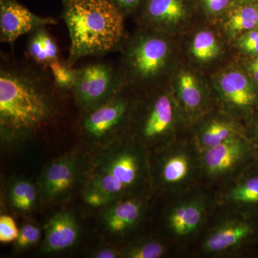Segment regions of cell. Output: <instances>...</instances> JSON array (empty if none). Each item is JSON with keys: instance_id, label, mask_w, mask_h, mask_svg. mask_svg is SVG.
Here are the masks:
<instances>
[{"instance_id": "1", "label": "cell", "mask_w": 258, "mask_h": 258, "mask_svg": "<svg viewBox=\"0 0 258 258\" xmlns=\"http://www.w3.org/2000/svg\"><path fill=\"white\" fill-rule=\"evenodd\" d=\"M40 66L3 62L0 69V135L20 143L41 132L58 113L60 91Z\"/></svg>"}, {"instance_id": "2", "label": "cell", "mask_w": 258, "mask_h": 258, "mask_svg": "<svg viewBox=\"0 0 258 258\" xmlns=\"http://www.w3.org/2000/svg\"><path fill=\"white\" fill-rule=\"evenodd\" d=\"M62 18L69 29L71 47L66 62L74 64L87 56L106 55L122 47L124 18L107 0H62Z\"/></svg>"}, {"instance_id": "3", "label": "cell", "mask_w": 258, "mask_h": 258, "mask_svg": "<svg viewBox=\"0 0 258 258\" xmlns=\"http://www.w3.org/2000/svg\"><path fill=\"white\" fill-rule=\"evenodd\" d=\"M168 35L142 27L122 46L118 66L125 86L144 91L160 87L172 59Z\"/></svg>"}, {"instance_id": "4", "label": "cell", "mask_w": 258, "mask_h": 258, "mask_svg": "<svg viewBox=\"0 0 258 258\" xmlns=\"http://www.w3.org/2000/svg\"><path fill=\"white\" fill-rule=\"evenodd\" d=\"M132 88L124 87L103 104L81 112L80 130L90 142L110 145L129 128L137 100L131 96Z\"/></svg>"}, {"instance_id": "5", "label": "cell", "mask_w": 258, "mask_h": 258, "mask_svg": "<svg viewBox=\"0 0 258 258\" xmlns=\"http://www.w3.org/2000/svg\"><path fill=\"white\" fill-rule=\"evenodd\" d=\"M118 68L108 62H95L78 69L73 94L81 112L103 104L124 87Z\"/></svg>"}, {"instance_id": "6", "label": "cell", "mask_w": 258, "mask_h": 258, "mask_svg": "<svg viewBox=\"0 0 258 258\" xmlns=\"http://www.w3.org/2000/svg\"><path fill=\"white\" fill-rule=\"evenodd\" d=\"M144 102L137 101L129 128H133L146 142L166 135L175 121V106L170 93L161 87L145 91Z\"/></svg>"}, {"instance_id": "7", "label": "cell", "mask_w": 258, "mask_h": 258, "mask_svg": "<svg viewBox=\"0 0 258 258\" xmlns=\"http://www.w3.org/2000/svg\"><path fill=\"white\" fill-rule=\"evenodd\" d=\"M193 9V0H144L139 19L142 27L169 35L187 23Z\"/></svg>"}, {"instance_id": "8", "label": "cell", "mask_w": 258, "mask_h": 258, "mask_svg": "<svg viewBox=\"0 0 258 258\" xmlns=\"http://www.w3.org/2000/svg\"><path fill=\"white\" fill-rule=\"evenodd\" d=\"M57 23L55 18L34 14L17 0H0V40L14 43L19 37L47 25Z\"/></svg>"}, {"instance_id": "9", "label": "cell", "mask_w": 258, "mask_h": 258, "mask_svg": "<svg viewBox=\"0 0 258 258\" xmlns=\"http://www.w3.org/2000/svg\"><path fill=\"white\" fill-rule=\"evenodd\" d=\"M114 142L96 159L93 167L106 171L125 189L134 187L142 177V161L133 149Z\"/></svg>"}, {"instance_id": "10", "label": "cell", "mask_w": 258, "mask_h": 258, "mask_svg": "<svg viewBox=\"0 0 258 258\" xmlns=\"http://www.w3.org/2000/svg\"><path fill=\"white\" fill-rule=\"evenodd\" d=\"M78 176L76 158L68 156L50 163L39 179L40 198L53 203L64 198L72 190Z\"/></svg>"}, {"instance_id": "11", "label": "cell", "mask_w": 258, "mask_h": 258, "mask_svg": "<svg viewBox=\"0 0 258 258\" xmlns=\"http://www.w3.org/2000/svg\"><path fill=\"white\" fill-rule=\"evenodd\" d=\"M42 250L58 252L74 247L80 237V227L76 217L69 212H58L44 227Z\"/></svg>"}, {"instance_id": "12", "label": "cell", "mask_w": 258, "mask_h": 258, "mask_svg": "<svg viewBox=\"0 0 258 258\" xmlns=\"http://www.w3.org/2000/svg\"><path fill=\"white\" fill-rule=\"evenodd\" d=\"M217 87L225 101L235 108H247L257 102V92L250 78L239 70L224 72L219 77Z\"/></svg>"}, {"instance_id": "13", "label": "cell", "mask_w": 258, "mask_h": 258, "mask_svg": "<svg viewBox=\"0 0 258 258\" xmlns=\"http://www.w3.org/2000/svg\"><path fill=\"white\" fill-rule=\"evenodd\" d=\"M247 152V145L238 136L206 149L203 163L209 174L220 175L235 167Z\"/></svg>"}, {"instance_id": "14", "label": "cell", "mask_w": 258, "mask_h": 258, "mask_svg": "<svg viewBox=\"0 0 258 258\" xmlns=\"http://www.w3.org/2000/svg\"><path fill=\"white\" fill-rule=\"evenodd\" d=\"M142 203L134 199L116 200L107 207L103 222L112 235H123L137 225L142 217Z\"/></svg>"}, {"instance_id": "15", "label": "cell", "mask_w": 258, "mask_h": 258, "mask_svg": "<svg viewBox=\"0 0 258 258\" xmlns=\"http://www.w3.org/2000/svg\"><path fill=\"white\" fill-rule=\"evenodd\" d=\"M26 54L37 66L48 69L52 62L60 60V51L53 36L45 27L36 29L30 33Z\"/></svg>"}, {"instance_id": "16", "label": "cell", "mask_w": 258, "mask_h": 258, "mask_svg": "<svg viewBox=\"0 0 258 258\" xmlns=\"http://www.w3.org/2000/svg\"><path fill=\"white\" fill-rule=\"evenodd\" d=\"M251 232L250 225L245 222H227L210 234L205 242V249L211 252L225 250L240 243Z\"/></svg>"}, {"instance_id": "17", "label": "cell", "mask_w": 258, "mask_h": 258, "mask_svg": "<svg viewBox=\"0 0 258 258\" xmlns=\"http://www.w3.org/2000/svg\"><path fill=\"white\" fill-rule=\"evenodd\" d=\"M40 198L38 186L30 180L15 177L8 181L6 199L10 208L19 213H27L35 208Z\"/></svg>"}, {"instance_id": "18", "label": "cell", "mask_w": 258, "mask_h": 258, "mask_svg": "<svg viewBox=\"0 0 258 258\" xmlns=\"http://www.w3.org/2000/svg\"><path fill=\"white\" fill-rule=\"evenodd\" d=\"M176 89L180 101L187 111H198L203 106L205 100L203 86L191 71L180 70L176 75Z\"/></svg>"}, {"instance_id": "19", "label": "cell", "mask_w": 258, "mask_h": 258, "mask_svg": "<svg viewBox=\"0 0 258 258\" xmlns=\"http://www.w3.org/2000/svg\"><path fill=\"white\" fill-rule=\"evenodd\" d=\"M225 28L232 36L258 28V8L256 4H234L226 12Z\"/></svg>"}, {"instance_id": "20", "label": "cell", "mask_w": 258, "mask_h": 258, "mask_svg": "<svg viewBox=\"0 0 258 258\" xmlns=\"http://www.w3.org/2000/svg\"><path fill=\"white\" fill-rule=\"evenodd\" d=\"M203 215V208L200 204L195 202L185 203L171 212L169 226L176 235H186L198 228Z\"/></svg>"}, {"instance_id": "21", "label": "cell", "mask_w": 258, "mask_h": 258, "mask_svg": "<svg viewBox=\"0 0 258 258\" xmlns=\"http://www.w3.org/2000/svg\"><path fill=\"white\" fill-rule=\"evenodd\" d=\"M221 51L220 41L213 32L203 30L195 34L190 52L194 58L199 62H208L218 57Z\"/></svg>"}, {"instance_id": "22", "label": "cell", "mask_w": 258, "mask_h": 258, "mask_svg": "<svg viewBox=\"0 0 258 258\" xmlns=\"http://www.w3.org/2000/svg\"><path fill=\"white\" fill-rule=\"evenodd\" d=\"M237 135L233 123L222 120H213L208 123L200 136L202 147L209 149L228 140Z\"/></svg>"}, {"instance_id": "23", "label": "cell", "mask_w": 258, "mask_h": 258, "mask_svg": "<svg viewBox=\"0 0 258 258\" xmlns=\"http://www.w3.org/2000/svg\"><path fill=\"white\" fill-rule=\"evenodd\" d=\"M190 161L185 154H171L162 163L161 177L166 184H175L184 181L189 175Z\"/></svg>"}, {"instance_id": "24", "label": "cell", "mask_w": 258, "mask_h": 258, "mask_svg": "<svg viewBox=\"0 0 258 258\" xmlns=\"http://www.w3.org/2000/svg\"><path fill=\"white\" fill-rule=\"evenodd\" d=\"M52 81L62 92H73L77 79L78 69L70 66L68 62L60 59L52 62L48 66Z\"/></svg>"}, {"instance_id": "25", "label": "cell", "mask_w": 258, "mask_h": 258, "mask_svg": "<svg viewBox=\"0 0 258 258\" xmlns=\"http://www.w3.org/2000/svg\"><path fill=\"white\" fill-rule=\"evenodd\" d=\"M230 198L237 203L245 205L258 203V176L249 178L237 185L231 191Z\"/></svg>"}, {"instance_id": "26", "label": "cell", "mask_w": 258, "mask_h": 258, "mask_svg": "<svg viewBox=\"0 0 258 258\" xmlns=\"http://www.w3.org/2000/svg\"><path fill=\"white\" fill-rule=\"evenodd\" d=\"M164 247L159 242L147 241L125 249L123 257L129 258H159L164 252Z\"/></svg>"}, {"instance_id": "27", "label": "cell", "mask_w": 258, "mask_h": 258, "mask_svg": "<svg viewBox=\"0 0 258 258\" xmlns=\"http://www.w3.org/2000/svg\"><path fill=\"white\" fill-rule=\"evenodd\" d=\"M83 200L92 208H105L113 203V200L104 191L86 183L83 191Z\"/></svg>"}, {"instance_id": "28", "label": "cell", "mask_w": 258, "mask_h": 258, "mask_svg": "<svg viewBox=\"0 0 258 258\" xmlns=\"http://www.w3.org/2000/svg\"><path fill=\"white\" fill-rule=\"evenodd\" d=\"M41 231L36 225L27 223L20 230L18 238L16 240V248L20 250L29 248L37 243L40 239Z\"/></svg>"}, {"instance_id": "29", "label": "cell", "mask_w": 258, "mask_h": 258, "mask_svg": "<svg viewBox=\"0 0 258 258\" xmlns=\"http://www.w3.org/2000/svg\"><path fill=\"white\" fill-rule=\"evenodd\" d=\"M20 230L13 217L8 215L0 217V242L2 243H10L18 238Z\"/></svg>"}, {"instance_id": "30", "label": "cell", "mask_w": 258, "mask_h": 258, "mask_svg": "<svg viewBox=\"0 0 258 258\" xmlns=\"http://www.w3.org/2000/svg\"><path fill=\"white\" fill-rule=\"evenodd\" d=\"M241 50L249 55L258 56V29L242 34L237 42Z\"/></svg>"}, {"instance_id": "31", "label": "cell", "mask_w": 258, "mask_h": 258, "mask_svg": "<svg viewBox=\"0 0 258 258\" xmlns=\"http://www.w3.org/2000/svg\"><path fill=\"white\" fill-rule=\"evenodd\" d=\"M205 13L210 16H219L225 13L235 4V0H199Z\"/></svg>"}, {"instance_id": "32", "label": "cell", "mask_w": 258, "mask_h": 258, "mask_svg": "<svg viewBox=\"0 0 258 258\" xmlns=\"http://www.w3.org/2000/svg\"><path fill=\"white\" fill-rule=\"evenodd\" d=\"M111 5L119 10L123 16L139 12L141 7L143 5L144 0H107Z\"/></svg>"}, {"instance_id": "33", "label": "cell", "mask_w": 258, "mask_h": 258, "mask_svg": "<svg viewBox=\"0 0 258 258\" xmlns=\"http://www.w3.org/2000/svg\"><path fill=\"white\" fill-rule=\"evenodd\" d=\"M120 252L113 247H104L97 249L93 254V257L96 258H116L120 257Z\"/></svg>"}, {"instance_id": "34", "label": "cell", "mask_w": 258, "mask_h": 258, "mask_svg": "<svg viewBox=\"0 0 258 258\" xmlns=\"http://www.w3.org/2000/svg\"><path fill=\"white\" fill-rule=\"evenodd\" d=\"M247 71L249 78L258 86V56L249 61L247 64Z\"/></svg>"}, {"instance_id": "35", "label": "cell", "mask_w": 258, "mask_h": 258, "mask_svg": "<svg viewBox=\"0 0 258 258\" xmlns=\"http://www.w3.org/2000/svg\"><path fill=\"white\" fill-rule=\"evenodd\" d=\"M256 3H258V0H235L236 4L252 5L256 4Z\"/></svg>"}, {"instance_id": "36", "label": "cell", "mask_w": 258, "mask_h": 258, "mask_svg": "<svg viewBox=\"0 0 258 258\" xmlns=\"http://www.w3.org/2000/svg\"><path fill=\"white\" fill-rule=\"evenodd\" d=\"M256 134H257V137L258 139V120L257 123H256Z\"/></svg>"}, {"instance_id": "37", "label": "cell", "mask_w": 258, "mask_h": 258, "mask_svg": "<svg viewBox=\"0 0 258 258\" xmlns=\"http://www.w3.org/2000/svg\"><path fill=\"white\" fill-rule=\"evenodd\" d=\"M257 8H258V4H257Z\"/></svg>"}]
</instances>
